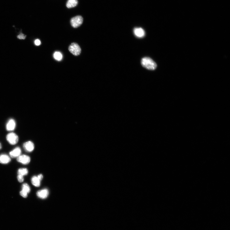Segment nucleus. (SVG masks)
<instances>
[{
    "mask_svg": "<svg viewBox=\"0 0 230 230\" xmlns=\"http://www.w3.org/2000/svg\"><path fill=\"white\" fill-rule=\"evenodd\" d=\"M83 22V19L81 16H78L73 17L71 20V26L74 28H77L80 26Z\"/></svg>",
    "mask_w": 230,
    "mask_h": 230,
    "instance_id": "7ed1b4c3",
    "label": "nucleus"
},
{
    "mask_svg": "<svg viewBox=\"0 0 230 230\" xmlns=\"http://www.w3.org/2000/svg\"><path fill=\"white\" fill-rule=\"evenodd\" d=\"M31 183L35 186L38 187L40 186L41 181L38 178L37 176H33L31 178Z\"/></svg>",
    "mask_w": 230,
    "mask_h": 230,
    "instance_id": "ddd939ff",
    "label": "nucleus"
},
{
    "mask_svg": "<svg viewBox=\"0 0 230 230\" xmlns=\"http://www.w3.org/2000/svg\"><path fill=\"white\" fill-rule=\"evenodd\" d=\"M62 54L59 52H56L54 54V58L58 61H60L62 60Z\"/></svg>",
    "mask_w": 230,
    "mask_h": 230,
    "instance_id": "4468645a",
    "label": "nucleus"
},
{
    "mask_svg": "<svg viewBox=\"0 0 230 230\" xmlns=\"http://www.w3.org/2000/svg\"><path fill=\"white\" fill-rule=\"evenodd\" d=\"M78 3V0H68L66 6L69 8H74L77 5Z\"/></svg>",
    "mask_w": 230,
    "mask_h": 230,
    "instance_id": "f8f14e48",
    "label": "nucleus"
},
{
    "mask_svg": "<svg viewBox=\"0 0 230 230\" xmlns=\"http://www.w3.org/2000/svg\"><path fill=\"white\" fill-rule=\"evenodd\" d=\"M18 37V38H19V39L24 40L25 39L26 37V36L24 35L23 34L21 33H20L19 35L18 36V37Z\"/></svg>",
    "mask_w": 230,
    "mask_h": 230,
    "instance_id": "6ab92c4d",
    "label": "nucleus"
},
{
    "mask_svg": "<svg viewBox=\"0 0 230 230\" xmlns=\"http://www.w3.org/2000/svg\"><path fill=\"white\" fill-rule=\"evenodd\" d=\"M17 162L24 165L29 164L30 162V158L29 156L25 155H20L17 158Z\"/></svg>",
    "mask_w": 230,
    "mask_h": 230,
    "instance_id": "39448f33",
    "label": "nucleus"
},
{
    "mask_svg": "<svg viewBox=\"0 0 230 230\" xmlns=\"http://www.w3.org/2000/svg\"><path fill=\"white\" fill-rule=\"evenodd\" d=\"M35 44L36 46H39L41 44V41L37 39L35 40Z\"/></svg>",
    "mask_w": 230,
    "mask_h": 230,
    "instance_id": "aec40b11",
    "label": "nucleus"
},
{
    "mask_svg": "<svg viewBox=\"0 0 230 230\" xmlns=\"http://www.w3.org/2000/svg\"><path fill=\"white\" fill-rule=\"evenodd\" d=\"M17 180L20 183H22L23 182L24 180L23 176L20 175H18L17 176Z\"/></svg>",
    "mask_w": 230,
    "mask_h": 230,
    "instance_id": "a211bd4d",
    "label": "nucleus"
},
{
    "mask_svg": "<svg viewBox=\"0 0 230 230\" xmlns=\"http://www.w3.org/2000/svg\"><path fill=\"white\" fill-rule=\"evenodd\" d=\"M68 50L70 52L75 56L80 54L81 49L79 45L76 43H72L69 47Z\"/></svg>",
    "mask_w": 230,
    "mask_h": 230,
    "instance_id": "f03ea898",
    "label": "nucleus"
},
{
    "mask_svg": "<svg viewBox=\"0 0 230 230\" xmlns=\"http://www.w3.org/2000/svg\"><path fill=\"white\" fill-rule=\"evenodd\" d=\"M22 190L28 194L30 192V188L28 184L26 183H24L22 186Z\"/></svg>",
    "mask_w": 230,
    "mask_h": 230,
    "instance_id": "dca6fc26",
    "label": "nucleus"
},
{
    "mask_svg": "<svg viewBox=\"0 0 230 230\" xmlns=\"http://www.w3.org/2000/svg\"><path fill=\"white\" fill-rule=\"evenodd\" d=\"M37 177H38V179H39L40 181H41L43 179V175H42V174H40V175H38L37 176Z\"/></svg>",
    "mask_w": 230,
    "mask_h": 230,
    "instance_id": "412c9836",
    "label": "nucleus"
},
{
    "mask_svg": "<svg viewBox=\"0 0 230 230\" xmlns=\"http://www.w3.org/2000/svg\"><path fill=\"white\" fill-rule=\"evenodd\" d=\"M11 161L9 156L6 155L2 154L0 155V163L2 164H6Z\"/></svg>",
    "mask_w": 230,
    "mask_h": 230,
    "instance_id": "9b49d317",
    "label": "nucleus"
},
{
    "mask_svg": "<svg viewBox=\"0 0 230 230\" xmlns=\"http://www.w3.org/2000/svg\"><path fill=\"white\" fill-rule=\"evenodd\" d=\"M21 150L19 147H16L13 150L10 152L9 153V155L10 157L12 158H16L18 157L21 154Z\"/></svg>",
    "mask_w": 230,
    "mask_h": 230,
    "instance_id": "6e6552de",
    "label": "nucleus"
},
{
    "mask_svg": "<svg viewBox=\"0 0 230 230\" xmlns=\"http://www.w3.org/2000/svg\"><path fill=\"white\" fill-rule=\"evenodd\" d=\"M28 173V170L26 168H20L18 170V174L19 175L24 176L27 175Z\"/></svg>",
    "mask_w": 230,
    "mask_h": 230,
    "instance_id": "2eb2a0df",
    "label": "nucleus"
},
{
    "mask_svg": "<svg viewBox=\"0 0 230 230\" xmlns=\"http://www.w3.org/2000/svg\"><path fill=\"white\" fill-rule=\"evenodd\" d=\"M28 193L25 192L22 190L20 192V194L21 196H22L24 198H26L28 197Z\"/></svg>",
    "mask_w": 230,
    "mask_h": 230,
    "instance_id": "f3484780",
    "label": "nucleus"
},
{
    "mask_svg": "<svg viewBox=\"0 0 230 230\" xmlns=\"http://www.w3.org/2000/svg\"><path fill=\"white\" fill-rule=\"evenodd\" d=\"M7 140L10 144L15 145L19 141V138L16 134L14 133H9L6 136Z\"/></svg>",
    "mask_w": 230,
    "mask_h": 230,
    "instance_id": "20e7f679",
    "label": "nucleus"
},
{
    "mask_svg": "<svg viewBox=\"0 0 230 230\" xmlns=\"http://www.w3.org/2000/svg\"><path fill=\"white\" fill-rule=\"evenodd\" d=\"M23 147L26 152H31L33 151L34 149V145L32 142L28 141L24 143L23 145Z\"/></svg>",
    "mask_w": 230,
    "mask_h": 230,
    "instance_id": "423d86ee",
    "label": "nucleus"
},
{
    "mask_svg": "<svg viewBox=\"0 0 230 230\" xmlns=\"http://www.w3.org/2000/svg\"><path fill=\"white\" fill-rule=\"evenodd\" d=\"M141 63L143 67L150 70H154L157 67L156 63L149 57L143 58L141 61Z\"/></svg>",
    "mask_w": 230,
    "mask_h": 230,
    "instance_id": "f257e3e1",
    "label": "nucleus"
},
{
    "mask_svg": "<svg viewBox=\"0 0 230 230\" xmlns=\"http://www.w3.org/2000/svg\"><path fill=\"white\" fill-rule=\"evenodd\" d=\"M49 194V192L48 190L45 189L38 191L37 193V195L38 198L44 199L48 197Z\"/></svg>",
    "mask_w": 230,
    "mask_h": 230,
    "instance_id": "0eeeda50",
    "label": "nucleus"
},
{
    "mask_svg": "<svg viewBox=\"0 0 230 230\" xmlns=\"http://www.w3.org/2000/svg\"><path fill=\"white\" fill-rule=\"evenodd\" d=\"M16 127V123L15 121L13 119H10L6 124V130L8 131H13L15 129Z\"/></svg>",
    "mask_w": 230,
    "mask_h": 230,
    "instance_id": "9d476101",
    "label": "nucleus"
},
{
    "mask_svg": "<svg viewBox=\"0 0 230 230\" xmlns=\"http://www.w3.org/2000/svg\"><path fill=\"white\" fill-rule=\"evenodd\" d=\"M135 35L138 38L143 37L145 35L144 30L141 28H136L134 30Z\"/></svg>",
    "mask_w": 230,
    "mask_h": 230,
    "instance_id": "1a4fd4ad",
    "label": "nucleus"
},
{
    "mask_svg": "<svg viewBox=\"0 0 230 230\" xmlns=\"http://www.w3.org/2000/svg\"><path fill=\"white\" fill-rule=\"evenodd\" d=\"M2 148V145L1 143H0V149H1Z\"/></svg>",
    "mask_w": 230,
    "mask_h": 230,
    "instance_id": "4be33fe9",
    "label": "nucleus"
}]
</instances>
